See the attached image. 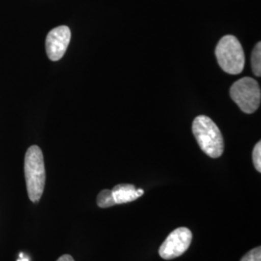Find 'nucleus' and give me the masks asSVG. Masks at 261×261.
Segmentation results:
<instances>
[{
    "instance_id": "nucleus-4",
    "label": "nucleus",
    "mask_w": 261,
    "mask_h": 261,
    "mask_svg": "<svg viewBox=\"0 0 261 261\" xmlns=\"http://www.w3.org/2000/svg\"><path fill=\"white\" fill-rule=\"evenodd\" d=\"M230 97L243 112L248 114L253 113L257 111L260 105L259 84L252 77H243L232 84Z\"/></svg>"
},
{
    "instance_id": "nucleus-8",
    "label": "nucleus",
    "mask_w": 261,
    "mask_h": 261,
    "mask_svg": "<svg viewBox=\"0 0 261 261\" xmlns=\"http://www.w3.org/2000/svg\"><path fill=\"white\" fill-rule=\"evenodd\" d=\"M97 204L100 208H109L116 205L112 190H103L97 196Z\"/></svg>"
},
{
    "instance_id": "nucleus-7",
    "label": "nucleus",
    "mask_w": 261,
    "mask_h": 261,
    "mask_svg": "<svg viewBox=\"0 0 261 261\" xmlns=\"http://www.w3.org/2000/svg\"><path fill=\"white\" fill-rule=\"evenodd\" d=\"M112 195L116 204L129 203L139 197L143 196L144 191L142 189L137 190L132 184H119L112 190Z\"/></svg>"
},
{
    "instance_id": "nucleus-3",
    "label": "nucleus",
    "mask_w": 261,
    "mask_h": 261,
    "mask_svg": "<svg viewBox=\"0 0 261 261\" xmlns=\"http://www.w3.org/2000/svg\"><path fill=\"white\" fill-rule=\"evenodd\" d=\"M216 57L220 67L225 73L239 75L245 65V55L238 39L232 35H225L216 47Z\"/></svg>"
},
{
    "instance_id": "nucleus-2",
    "label": "nucleus",
    "mask_w": 261,
    "mask_h": 261,
    "mask_svg": "<svg viewBox=\"0 0 261 261\" xmlns=\"http://www.w3.org/2000/svg\"><path fill=\"white\" fill-rule=\"evenodd\" d=\"M193 133L201 150L211 158L223 155L224 141L219 127L211 118L199 115L193 122Z\"/></svg>"
},
{
    "instance_id": "nucleus-12",
    "label": "nucleus",
    "mask_w": 261,
    "mask_h": 261,
    "mask_svg": "<svg viewBox=\"0 0 261 261\" xmlns=\"http://www.w3.org/2000/svg\"><path fill=\"white\" fill-rule=\"evenodd\" d=\"M56 261H75V259L70 254H64V255L60 256Z\"/></svg>"
},
{
    "instance_id": "nucleus-11",
    "label": "nucleus",
    "mask_w": 261,
    "mask_h": 261,
    "mask_svg": "<svg viewBox=\"0 0 261 261\" xmlns=\"http://www.w3.org/2000/svg\"><path fill=\"white\" fill-rule=\"evenodd\" d=\"M240 261H261V248L257 247L247 252Z\"/></svg>"
},
{
    "instance_id": "nucleus-6",
    "label": "nucleus",
    "mask_w": 261,
    "mask_h": 261,
    "mask_svg": "<svg viewBox=\"0 0 261 261\" xmlns=\"http://www.w3.org/2000/svg\"><path fill=\"white\" fill-rule=\"evenodd\" d=\"M71 40V30L66 25L51 29L46 39L47 56L51 61L60 60L68 48Z\"/></svg>"
},
{
    "instance_id": "nucleus-1",
    "label": "nucleus",
    "mask_w": 261,
    "mask_h": 261,
    "mask_svg": "<svg viewBox=\"0 0 261 261\" xmlns=\"http://www.w3.org/2000/svg\"><path fill=\"white\" fill-rule=\"evenodd\" d=\"M24 175L29 199L36 203L41 199L46 184L44 156L37 145L30 146L25 153Z\"/></svg>"
},
{
    "instance_id": "nucleus-10",
    "label": "nucleus",
    "mask_w": 261,
    "mask_h": 261,
    "mask_svg": "<svg viewBox=\"0 0 261 261\" xmlns=\"http://www.w3.org/2000/svg\"><path fill=\"white\" fill-rule=\"evenodd\" d=\"M252 162L255 169L261 172V142L258 141L252 151Z\"/></svg>"
},
{
    "instance_id": "nucleus-5",
    "label": "nucleus",
    "mask_w": 261,
    "mask_h": 261,
    "mask_svg": "<svg viewBox=\"0 0 261 261\" xmlns=\"http://www.w3.org/2000/svg\"><path fill=\"white\" fill-rule=\"evenodd\" d=\"M193 240V234L187 227H178L169 234L159 249V254L166 260L174 259L185 253Z\"/></svg>"
},
{
    "instance_id": "nucleus-9",
    "label": "nucleus",
    "mask_w": 261,
    "mask_h": 261,
    "mask_svg": "<svg viewBox=\"0 0 261 261\" xmlns=\"http://www.w3.org/2000/svg\"><path fill=\"white\" fill-rule=\"evenodd\" d=\"M252 69L256 76L261 75V44L258 42L253 48L252 54Z\"/></svg>"
}]
</instances>
